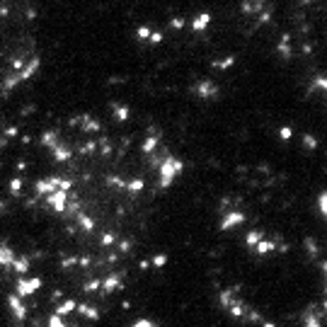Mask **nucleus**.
<instances>
[{
	"instance_id": "412c9836",
	"label": "nucleus",
	"mask_w": 327,
	"mask_h": 327,
	"mask_svg": "<svg viewBox=\"0 0 327 327\" xmlns=\"http://www.w3.org/2000/svg\"><path fill=\"white\" fill-rule=\"evenodd\" d=\"M245 320H247V322H262V315H259L257 310H252V308H247Z\"/></svg>"
},
{
	"instance_id": "b1692460",
	"label": "nucleus",
	"mask_w": 327,
	"mask_h": 327,
	"mask_svg": "<svg viewBox=\"0 0 327 327\" xmlns=\"http://www.w3.org/2000/svg\"><path fill=\"white\" fill-rule=\"evenodd\" d=\"M131 327H158V325H155L153 320H148V317H141V320H136Z\"/></svg>"
},
{
	"instance_id": "5701e85b",
	"label": "nucleus",
	"mask_w": 327,
	"mask_h": 327,
	"mask_svg": "<svg viewBox=\"0 0 327 327\" xmlns=\"http://www.w3.org/2000/svg\"><path fill=\"white\" fill-rule=\"evenodd\" d=\"M78 264V257H63L61 259V267L63 269H70V267H75Z\"/></svg>"
},
{
	"instance_id": "c756f323",
	"label": "nucleus",
	"mask_w": 327,
	"mask_h": 327,
	"mask_svg": "<svg viewBox=\"0 0 327 327\" xmlns=\"http://www.w3.org/2000/svg\"><path fill=\"white\" fill-rule=\"evenodd\" d=\"M325 199H327L325 194H320V201H317V206H320V213H322V216L327 213V201H325Z\"/></svg>"
},
{
	"instance_id": "f704fd0d",
	"label": "nucleus",
	"mask_w": 327,
	"mask_h": 327,
	"mask_svg": "<svg viewBox=\"0 0 327 327\" xmlns=\"http://www.w3.org/2000/svg\"><path fill=\"white\" fill-rule=\"evenodd\" d=\"M63 298V293H61V291H58V288H56L54 293H51V300H61Z\"/></svg>"
},
{
	"instance_id": "2eb2a0df",
	"label": "nucleus",
	"mask_w": 327,
	"mask_h": 327,
	"mask_svg": "<svg viewBox=\"0 0 327 327\" xmlns=\"http://www.w3.org/2000/svg\"><path fill=\"white\" fill-rule=\"evenodd\" d=\"M303 325L305 327H325L322 325V315H317L315 310H308V315L303 317Z\"/></svg>"
},
{
	"instance_id": "393cba45",
	"label": "nucleus",
	"mask_w": 327,
	"mask_h": 327,
	"mask_svg": "<svg viewBox=\"0 0 327 327\" xmlns=\"http://www.w3.org/2000/svg\"><path fill=\"white\" fill-rule=\"evenodd\" d=\"M20 189H22V179H20V177H15L13 182H10V191H13L15 196H17V194H20Z\"/></svg>"
},
{
	"instance_id": "6ab92c4d",
	"label": "nucleus",
	"mask_w": 327,
	"mask_h": 327,
	"mask_svg": "<svg viewBox=\"0 0 327 327\" xmlns=\"http://www.w3.org/2000/svg\"><path fill=\"white\" fill-rule=\"evenodd\" d=\"M259 238H264V233H259V231H250V233L245 235V243H247L250 247H255V245H257V240H259Z\"/></svg>"
},
{
	"instance_id": "dca6fc26",
	"label": "nucleus",
	"mask_w": 327,
	"mask_h": 327,
	"mask_svg": "<svg viewBox=\"0 0 327 327\" xmlns=\"http://www.w3.org/2000/svg\"><path fill=\"white\" fill-rule=\"evenodd\" d=\"M158 143H160V138H158V136H148V138H146V141H143V146H141L143 155H153V153H155V148H158Z\"/></svg>"
},
{
	"instance_id": "bb28decb",
	"label": "nucleus",
	"mask_w": 327,
	"mask_h": 327,
	"mask_svg": "<svg viewBox=\"0 0 327 327\" xmlns=\"http://www.w3.org/2000/svg\"><path fill=\"white\" fill-rule=\"evenodd\" d=\"M114 240H117V238H114L112 233H104V235L99 238V243H102V245H114Z\"/></svg>"
},
{
	"instance_id": "f257e3e1",
	"label": "nucleus",
	"mask_w": 327,
	"mask_h": 327,
	"mask_svg": "<svg viewBox=\"0 0 327 327\" xmlns=\"http://www.w3.org/2000/svg\"><path fill=\"white\" fill-rule=\"evenodd\" d=\"M182 170H184V163H182L179 158H172V155L160 158V163H158V172H160V179H158V182H160V187H163V189L170 187Z\"/></svg>"
},
{
	"instance_id": "c85d7f7f",
	"label": "nucleus",
	"mask_w": 327,
	"mask_h": 327,
	"mask_svg": "<svg viewBox=\"0 0 327 327\" xmlns=\"http://www.w3.org/2000/svg\"><path fill=\"white\" fill-rule=\"evenodd\" d=\"M279 136H281V141H288V138L293 136V131H291V129H288V126H284V129H281V131H279Z\"/></svg>"
},
{
	"instance_id": "ddd939ff",
	"label": "nucleus",
	"mask_w": 327,
	"mask_h": 327,
	"mask_svg": "<svg viewBox=\"0 0 327 327\" xmlns=\"http://www.w3.org/2000/svg\"><path fill=\"white\" fill-rule=\"evenodd\" d=\"M75 305H78V303H75L73 298H66V300H61V303H58V308H56L54 313L61 315V317H66V315L75 313Z\"/></svg>"
},
{
	"instance_id": "2f4dec72",
	"label": "nucleus",
	"mask_w": 327,
	"mask_h": 327,
	"mask_svg": "<svg viewBox=\"0 0 327 327\" xmlns=\"http://www.w3.org/2000/svg\"><path fill=\"white\" fill-rule=\"evenodd\" d=\"M78 264H80V267H90V264H92V259H90V257H78Z\"/></svg>"
},
{
	"instance_id": "4468645a",
	"label": "nucleus",
	"mask_w": 327,
	"mask_h": 327,
	"mask_svg": "<svg viewBox=\"0 0 327 327\" xmlns=\"http://www.w3.org/2000/svg\"><path fill=\"white\" fill-rule=\"evenodd\" d=\"M235 291H240V286L223 288V291L218 293V303H221V308H223V310H226V308H228V305L233 303V293H235Z\"/></svg>"
},
{
	"instance_id": "7ed1b4c3",
	"label": "nucleus",
	"mask_w": 327,
	"mask_h": 327,
	"mask_svg": "<svg viewBox=\"0 0 327 327\" xmlns=\"http://www.w3.org/2000/svg\"><path fill=\"white\" fill-rule=\"evenodd\" d=\"M39 288H41V279H39V276H32V279H27V274H25V276H20V279H17V288H15V293H17L20 298H27V296H34Z\"/></svg>"
},
{
	"instance_id": "72a5a7b5",
	"label": "nucleus",
	"mask_w": 327,
	"mask_h": 327,
	"mask_svg": "<svg viewBox=\"0 0 327 327\" xmlns=\"http://www.w3.org/2000/svg\"><path fill=\"white\" fill-rule=\"evenodd\" d=\"M138 267H141V272H146V269H150V262H148V259H141V264H138Z\"/></svg>"
},
{
	"instance_id": "a211bd4d",
	"label": "nucleus",
	"mask_w": 327,
	"mask_h": 327,
	"mask_svg": "<svg viewBox=\"0 0 327 327\" xmlns=\"http://www.w3.org/2000/svg\"><path fill=\"white\" fill-rule=\"evenodd\" d=\"M124 189L131 191V194H138V191L143 189V179H131V182H126V184H124Z\"/></svg>"
},
{
	"instance_id": "7c9ffc66",
	"label": "nucleus",
	"mask_w": 327,
	"mask_h": 327,
	"mask_svg": "<svg viewBox=\"0 0 327 327\" xmlns=\"http://www.w3.org/2000/svg\"><path fill=\"white\" fill-rule=\"evenodd\" d=\"M303 141H305V146H308V148H317V141H315L313 136H305Z\"/></svg>"
},
{
	"instance_id": "cd10ccee",
	"label": "nucleus",
	"mask_w": 327,
	"mask_h": 327,
	"mask_svg": "<svg viewBox=\"0 0 327 327\" xmlns=\"http://www.w3.org/2000/svg\"><path fill=\"white\" fill-rule=\"evenodd\" d=\"M99 284H102V279H92V281H87V284H85V291H97V288H99Z\"/></svg>"
},
{
	"instance_id": "f3484780",
	"label": "nucleus",
	"mask_w": 327,
	"mask_h": 327,
	"mask_svg": "<svg viewBox=\"0 0 327 327\" xmlns=\"http://www.w3.org/2000/svg\"><path fill=\"white\" fill-rule=\"evenodd\" d=\"M75 218H78V223H80V228L85 233H92V231H95V221L87 216V213H80V211H78V216H75Z\"/></svg>"
},
{
	"instance_id": "6e6552de",
	"label": "nucleus",
	"mask_w": 327,
	"mask_h": 327,
	"mask_svg": "<svg viewBox=\"0 0 327 327\" xmlns=\"http://www.w3.org/2000/svg\"><path fill=\"white\" fill-rule=\"evenodd\" d=\"M226 310H228V315H231L233 320H243V317H245V313H247V305L240 298H233V303L226 308Z\"/></svg>"
},
{
	"instance_id": "1a4fd4ad",
	"label": "nucleus",
	"mask_w": 327,
	"mask_h": 327,
	"mask_svg": "<svg viewBox=\"0 0 327 327\" xmlns=\"http://www.w3.org/2000/svg\"><path fill=\"white\" fill-rule=\"evenodd\" d=\"M17 257L15 255V250L8 243H0V267L3 269H10V264H13V259Z\"/></svg>"
},
{
	"instance_id": "0eeeda50",
	"label": "nucleus",
	"mask_w": 327,
	"mask_h": 327,
	"mask_svg": "<svg viewBox=\"0 0 327 327\" xmlns=\"http://www.w3.org/2000/svg\"><path fill=\"white\" fill-rule=\"evenodd\" d=\"M276 247H279V243H276V240H269V238H259L257 245L252 247V250L257 252V257H267V255H272Z\"/></svg>"
},
{
	"instance_id": "e433bc0d",
	"label": "nucleus",
	"mask_w": 327,
	"mask_h": 327,
	"mask_svg": "<svg viewBox=\"0 0 327 327\" xmlns=\"http://www.w3.org/2000/svg\"><path fill=\"white\" fill-rule=\"evenodd\" d=\"M0 208H3V201H0Z\"/></svg>"
},
{
	"instance_id": "9d476101",
	"label": "nucleus",
	"mask_w": 327,
	"mask_h": 327,
	"mask_svg": "<svg viewBox=\"0 0 327 327\" xmlns=\"http://www.w3.org/2000/svg\"><path fill=\"white\" fill-rule=\"evenodd\" d=\"M75 313L85 315V317H87V320H92V322H97V320L102 317L95 305H87V303H78V305H75Z\"/></svg>"
},
{
	"instance_id": "c9c22d12",
	"label": "nucleus",
	"mask_w": 327,
	"mask_h": 327,
	"mask_svg": "<svg viewBox=\"0 0 327 327\" xmlns=\"http://www.w3.org/2000/svg\"><path fill=\"white\" fill-rule=\"evenodd\" d=\"M262 327H276V322H262Z\"/></svg>"
},
{
	"instance_id": "a878e982",
	"label": "nucleus",
	"mask_w": 327,
	"mask_h": 327,
	"mask_svg": "<svg viewBox=\"0 0 327 327\" xmlns=\"http://www.w3.org/2000/svg\"><path fill=\"white\" fill-rule=\"evenodd\" d=\"M117 119H119V122H126V119H129V109H126V107H117Z\"/></svg>"
},
{
	"instance_id": "f03ea898",
	"label": "nucleus",
	"mask_w": 327,
	"mask_h": 327,
	"mask_svg": "<svg viewBox=\"0 0 327 327\" xmlns=\"http://www.w3.org/2000/svg\"><path fill=\"white\" fill-rule=\"evenodd\" d=\"M269 10H272L269 0H245L243 3V13L252 20H257V22H264L269 17Z\"/></svg>"
},
{
	"instance_id": "4be33fe9",
	"label": "nucleus",
	"mask_w": 327,
	"mask_h": 327,
	"mask_svg": "<svg viewBox=\"0 0 327 327\" xmlns=\"http://www.w3.org/2000/svg\"><path fill=\"white\" fill-rule=\"evenodd\" d=\"M49 327H68L66 325V322H63V317H61V315H51V317H49Z\"/></svg>"
},
{
	"instance_id": "f8f14e48",
	"label": "nucleus",
	"mask_w": 327,
	"mask_h": 327,
	"mask_svg": "<svg viewBox=\"0 0 327 327\" xmlns=\"http://www.w3.org/2000/svg\"><path fill=\"white\" fill-rule=\"evenodd\" d=\"M196 90H199V95L204 97V99H213V97H218V87L213 85V82H208V80H204Z\"/></svg>"
},
{
	"instance_id": "20e7f679",
	"label": "nucleus",
	"mask_w": 327,
	"mask_h": 327,
	"mask_svg": "<svg viewBox=\"0 0 327 327\" xmlns=\"http://www.w3.org/2000/svg\"><path fill=\"white\" fill-rule=\"evenodd\" d=\"M124 276H126V272H114V274H109V276H104L102 284H99L102 293H114V291L124 288Z\"/></svg>"
},
{
	"instance_id": "aec40b11",
	"label": "nucleus",
	"mask_w": 327,
	"mask_h": 327,
	"mask_svg": "<svg viewBox=\"0 0 327 327\" xmlns=\"http://www.w3.org/2000/svg\"><path fill=\"white\" fill-rule=\"evenodd\" d=\"M150 264H153V267H158V269H163L165 264H167V255H165V252H160V255H153Z\"/></svg>"
},
{
	"instance_id": "9b49d317",
	"label": "nucleus",
	"mask_w": 327,
	"mask_h": 327,
	"mask_svg": "<svg viewBox=\"0 0 327 327\" xmlns=\"http://www.w3.org/2000/svg\"><path fill=\"white\" fill-rule=\"evenodd\" d=\"M29 264H32V262H29L27 257H15L13 264H10V269H13L17 276H25V274L29 272Z\"/></svg>"
},
{
	"instance_id": "39448f33",
	"label": "nucleus",
	"mask_w": 327,
	"mask_h": 327,
	"mask_svg": "<svg viewBox=\"0 0 327 327\" xmlns=\"http://www.w3.org/2000/svg\"><path fill=\"white\" fill-rule=\"evenodd\" d=\"M8 308L13 310L15 320H20V322L27 317V308H25V303H22V298H20L17 293H10V296H8Z\"/></svg>"
},
{
	"instance_id": "473e14b6",
	"label": "nucleus",
	"mask_w": 327,
	"mask_h": 327,
	"mask_svg": "<svg viewBox=\"0 0 327 327\" xmlns=\"http://www.w3.org/2000/svg\"><path fill=\"white\" fill-rule=\"evenodd\" d=\"M119 250H122V252H129V250H131V243H129V240H122V243H119Z\"/></svg>"
},
{
	"instance_id": "423d86ee",
	"label": "nucleus",
	"mask_w": 327,
	"mask_h": 327,
	"mask_svg": "<svg viewBox=\"0 0 327 327\" xmlns=\"http://www.w3.org/2000/svg\"><path fill=\"white\" fill-rule=\"evenodd\" d=\"M245 223V213L243 211H231V213H226V218L221 221V231H231V228H235V226H243Z\"/></svg>"
}]
</instances>
